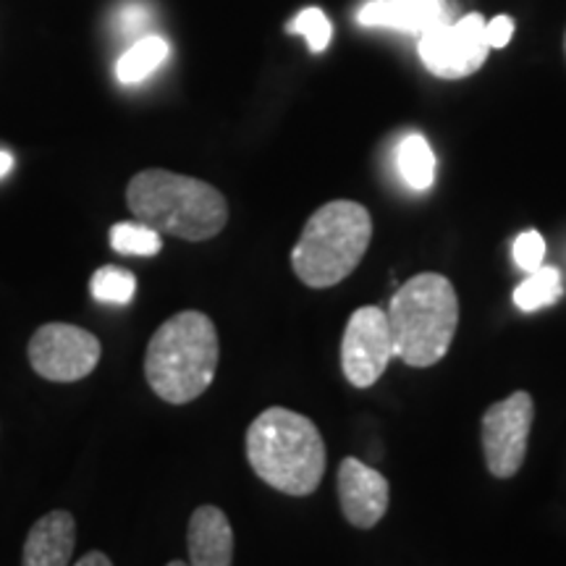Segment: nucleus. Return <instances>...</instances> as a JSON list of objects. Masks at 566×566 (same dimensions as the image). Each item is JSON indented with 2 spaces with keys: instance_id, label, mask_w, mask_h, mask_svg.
Segmentation results:
<instances>
[{
  "instance_id": "nucleus-11",
  "label": "nucleus",
  "mask_w": 566,
  "mask_h": 566,
  "mask_svg": "<svg viewBox=\"0 0 566 566\" xmlns=\"http://www.w3.org/2000/svg\"><path fill=\"white\" fill-rule=\"evenodd\" d=\"M76 546L74 514L55 509L40 516L27 535L21 566H69Z\"/></svg>"
},
{
  "instance_id": "nucleus-3",
  "label": "nucleus",
  "mask_w": 566,
  "mask_h": 566,
  "mask_svg": "<svg viewBox=\"0 0 566 566\" xmlns=\"http://www.w3.org/2000/svg\"><path fill=\"white\" fill-rule=\"evenodd\" d=\"M221 344L216 323L187 310L155 331L145 354V378L168 405H189L208 391L218 370Z\"/></svg>"
},
{
  "instance_id": "nucleus-15",
  "label": "nucleus",
  "mask_w": 566,
  "mask_h": 566,
  "mask_svg": "<svg viewBox=\"0 0 566 566\" xmlns=\"http://www.w3.org/2000/svg\"><path fill=\"white\" fill-rule=\"evenodd\" d=\"M399 171L409 189L424 192L436 179V155L422 134H409L399 145Z\"/></svg>"
},
{
  "instance_id": "nucleus-19",
  "label": "nucleus",
  "mask_w": 566,
  "mask_h": 566,
  "mask_svg": "<svg viewBox=\"0 0 566 566\" xmlns=\"http://www.w3.org/2000/svg\"><path fill=\"white\" fill-rule=\"evenodd\" d=\"M289 34H302L307 40L310 53H325L331 45V38H334V27H331L328 17H325L323 9L317 6H310L296 13V17L286 24Z\"/></svg>"
},
{
  "instance_id": "nucleus-14",
  "label": "nucleus",
  "mask_w": 566,
  "mask_h": 566,
  "mask_svg": "<svg viewBox=\"0 0 566 566\" xmlns=\"http://www.w3.org/2000/svg\"><path fill=\"white\" fill-rule=\"evenodd\" d=\"M171 48L168 42L158 38V34H150V38H142L139 42L126 51L116 63V74L124 84H139L145 82L153 71L160 69V63L168 59Z\"/></svg>"
},
{
  "instance_id": "nucleus-25",
  "label": "nucleus",
  "mask_w": 566,
  "mask_h": 566,
  "mask_svg": "<svg viewBox=\"0 0 566 566\" xmlns=\"http://www.w3.org/2000/svg\"><path fill=\"white\" fill-rule=\"evenodd\" d=\"M166 566H189L187 562H171V564H166Z\"/></svg>"
},
{
  "instance_id": "nucleus-7",
  "label": "nucleus",
  "mask_w": 566,
  "mask_h": 566,
  "mask_svg": "<svg viewBox=\"0 0 566 566\" xmlns=\"http://www.w3.org/2000/svg\"><path fill=\"white\" fill-rule=\"evenodd\" d=\"M30 365L40 378L74 384L87 378L101 363L103 346L95 334L71 323H45L30 338Z\"/></svg>"
},
{
  "instance_id": "nucleus-18",
  "label": "nucleus",
  "mask_w": 566,
  "mask_h": 566,
  "mask_svg": "<svg viewBox=\"0 0 566 566\" xmlns=\"http://www.w3.org/2000/svg\"><path fill=\"white\" fill-rule=\"evenodd\" d=\"M90 292L97 302L126 304V302H132L134 292H137V279H134V273L124 271V268L105 265V268H101V271H95V275H92Z\"/></svg>"
},
{
  "instance_id": "nucleus-22",
  "label": "nucleus",
  "mask_w": 566,
  "mask_h": 566,
  "mask_svg": "<svg viewBox=\"0 0 566 566\" xmlns=\"http://www.w3.org/2000/svg\"><path fill=\"white\" fill-rule=\"evenodd\" d=\"M124 30L132 32V30H139L142 24H145L147 19V11L142 9V6H126L124 9Z\"/></svg>"
},
{
  "instance_id": "nucleus-9",
  "label": "nucleus",
  "mask_w": 566,
  "mask_h": 566,
  "mask_svg": "<svg viewBox=\"0 0 566 566\" xmlns=\"http://www.w3.org/2000/svg\"><path fill=\"white\" fill-rule=\"evenodd\" d=\"M394 354V338L388 315L380 307H359L346 323L342 338V367L346 380L357 388L378 384Z\"/></svg>"
},
{
  "instance_id": "nucleus-5",
  "label": "nucleus",
  "mask_w": 566,
  "mask_h": 566,
  "mask_svg": "<svg viewBox=\"0 0 566 566\" xmlns=\"http://www.w3.org/2000/svg\"><path fill=\"white\" fill-rule=\"evenodd\" d=\"M373 239V218L365 205L334 200L304 223L292 252V268L304 286L331 289L357 271Z\"/></svg>"
},
{
  "instance_id": "nucleus-20",
  "label": "nucleus",
  "mask_w": 566,
  "mask_h": 566,
  "mask_svg": "<svg viewBox=\"0 0 566 566\" xmlns=\"http://www.w3.org/2000/svg\"><path fill=\"white\" fill-rule=\"evenodd\" d=\"M514 263L522 268V271L533 273L543 265V258H546V239L537 231H525L516 237L514 242Z\"/></svg>"
},
{
  "instance_id": "nucleus-24",
  "label": "nucleus",
  "mask_w": 566,
  "mask_h": 566,
  "mask_svg": "<svg viewBox=\"0 0 566 566\" xmlns=\"http://www.w3.org/2000/svg\"><path fill=\"white\" fill-rule=\"evenodd\" d=\"M11 168H13V155L6 153V150H0V179H3V176L9 174Z\"/></svg>"
},
{
  "instance_id": "nucleus-2",
  "label": "nucleus",
  "mask_w": 566,
  "mask_h": 566,
  "mask_svg": "<svg viewBox=\"0 0 566 566\" xmlns=\"http://www.w3.org/2000/svg\"><path fill=\"white\" fill-rule=\"evenodd\" d=\"M247 459L263 483L286 495H310L325 475V443L317 424L294 409L271 407L247 430Z\"/></svg>"
},
{
  "instance_id": "nucleus-8",
  "label": "nucleus",
  "mask_w": 566,
  "mask_h": 566,
  "mask_svg": "<svg viewBox=\"0 0 566 566\" xmlns=\"http://www.w3.org/2000/svg\"><path fill=\"white\" fill-rule=\"evenodd\" d=\"M533 417L535 401L527 391H516L488 407L483 415V454L493 478H514L525 464Z\"/></svg>"
},
{
  "instance_id": "nucleus-4",
  "label": "nucleus",
  "mask_w": 566,
  "mask_h": 566,
  "mask_svg": "<svg viewBox=\"0 0 566 566\" xmlns=\"http://www.w3.org/2000/svg\"><path fill=\"white\" fill-rule=\"evenodd\" d=\"M386 315L396 357L412 367H433L457 336L459 300L446 275L420 273L399 286Z\"/></svg>"
},
{
  "instance_id": "nucleus-26",
  "label": "nucleus",
  "mask_w": 566,
  "mask_h": 566,
  "mask_svg": "<svg viewBox=\"0 0 566 566\" xmlns=\"http://www.w3.org/2000/svg\"><path fill=\"white\" fill-rule=\"evenodd\" d=\"M564 53H566V34H564Z\"/></svg>"
},
{
  "instance_id": "nucleus-12",
  "label": "nucleus",
  "mask_w": 566,
  "mask_h": 566,
  "mask_svg": "<svg viewBox=\"0 0 566 566\" xmlns=\"http://www.w3.org/2000/svg\"><path fill=\"white\" fill-rule=\"evenodd\" d=\"M189 566H231L233 530L218 506L195 509L187 530Z\"/></svg>"
},
{
  "instance_id": "nucleus-17",
  "label": "nucleus",
  "mask_w": 566,
  "mask_h": 566,
  "mask_svg": "<svg viewBox=\"0 0 566 566\" xmlns=\"http://www.w3.org/2000/svg\"><path fill=\"white\" fill-rule=\"evenodd\" d=\"M111 247L122 254L153 258L163 250V237L145 223H116L111 229Z\"/></svg>"
},
{
  "instance_id": "nucleus-6",
  "label": "nucleus",
  "mask_w": 566,
  "mask_h": 566,
  "mask_svg": "<svg viewBox=\"0 0 566 566\" xmlns=\"http://www.w3.org/2000/svg\"><path fill=\"white\" fill-rule=\"evenodd\" d=\"M483 13H467L459 21H441L420 34L417 51L424 69L438 80H467L478 74L491 55Z\"/></svg>"
},
{
  "instance_id": "nucleus-13",
  "label": "nucleus",
  "mask_w": 566,
  "mask_h": 566,
  "mask_svg": "<svg viewBox=\"0 0 566 566\" xmlns=\"http://www.w3.org/2000/svg\"><path fill=\"white\" fill-rule=\"evenodd\" d=\"M446 21L441 0H370L359 11L363 27H388V30L422 34Z\"/></svg>"
},
{
  "instance_id": "nucleus-10",
  "label": "nucleus",
  "mask_w": 566,
  "mask_h": 566,
  "mask_svg": "<svg viewBox=\"0 0 566 566\" xmlns=\"http://www.w3.org/2000/svg\"><path fill=\"white\" fill-rule=\"evenodd\" d=\"M338 501L349 525L370 530L388 512V480L359 459H344L338 467Z\"/></svg>"
},
{
  "instance_id": "nucleus-23",
  "label": "nucleus",
  "mask_w": 566,
  "mask_h": 566,
  "mask_svg": "<svg viewBox=\"0 0 566 566\" xmlns=\"http://www.w3.org/2000/svg\"><path fill=\"white\" fill-rule=\"evenodd\" d=\"M74 566H113V564H111L108 556L101 554V551H90V554L82 556Z\"/></svg>"
},
{
  "instance_id": "nucleus-1",
  "label": "nucleus",
  "mask_w": 566,
  "mask_h": 566,
  "mask_svg": "<svg viewBox=\"0 0 566 566\" xmlns=\"http://www.w3.org/2000/svg\"><path fill=\"white\" fill-rule=\"evenodd\" d=\"M126 205L139 223L184 242H208L229 223V202L212 184L163 168L134 176Z\"/></svg>"
},
{
  "instance_id": "nucleus-16",
  "label": "nucleus",
  "mask_w": 566,
  "mask_h": 566,
  "mask_svg": "<svg viewBox=\"0 0 566 566\" xmlns=\"http://www.w3.org/2000/svg\"><path fill=\"white\" fill-rule=\"evenodd\" d=\"M562 294H564L562 271L554 265H541L514 289V304L522 310V313H535V310L556 304L562 300Z\"/></svg>"
},
{
  "instance_id": "nucleus-21",
  "label": "nucleus",
  "mask_w": 566,
  "mask_h": 566,
  "mask_svg": "<svg viewBox=\"0 0 566 566\" xmlns=\"http://www.w3.org/2000/svg\"><path fill=\"white\" fill-rule=\"evenodd\" d=\"M514 38V19L512 17H495L493 21H488L485 24V40L488 45L495 48V51H501V48H506L509 42Z\"/></svg>"
}]
</instances>
